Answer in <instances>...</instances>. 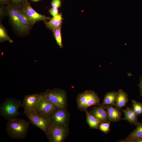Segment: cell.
I'll return each mask as SVG.
<instances>
[{"mask_svg":"<svg viewBox=\"0 0 142 142\" xmlns=\"http://www.w3.org/2000/svg\"><path fill=\"white\" fill-rule=\"evenodd\" d=\"M49 117L51 126L68 127L69 115L66 108L57 107Z\"/></svg>","mask_w":142,"mask_h":142,"instance_id":"obj_7","label":"cell"},{"mask_svg":"<svg viewBox=\"0 0 142 142\" xmlns=\"http://www.w3.org/2000/svg\"><path fill=\"white\" fill-rule=\"evenodd\" d=\"M124 114V117L122 119L128 121L130 124L136 126L139 124L138 116L134 111L133 108L129 107L122 110Z\"/></svg>","mask_w":142,"mask_h":142,"instance_id":"obj_14","label":"cell"},{"mask_svg":"<svg viewBox=\"0 0 142 142\" xmlns=\"http://www.w3.org/2000/svg\"><path fill=\"white\" fill-rule=\"evenodd\" d=\"M86 115V121L89 127L91 129H99V124L100 123L95 117L91 114L87 110L85 111Z\"/></svg>","mask_w":142,"mask_h":142,"instance_id":"obj_19","label":"cell"},{"mask_svg":"<svg viewBox=\"0 0 142 142\" xmlns=\"http://www.w3.org/2000/svg\"><path fill=\"white\" fill-rule=\"evenodd\" d=\"M29 123L24 120L16 118L8 120L6 131L12 139H23L26 136Z\"/></svg>","mask_w":142,"mask_h":142,"instance_id":"obj_1","label":"cell"},{"mask_svg":"<svg viewBox=\"0 0 142 142\" xmlns=\"http://www.w3.org/2000/svg\"><path fill=\"white\" fill-rule=\"evenodd\" d=\"M104 106L107 113L108 121L117 122L120 120L122 114L120 110L111 105H107Z\"/></svg>","mask_w":142,"mask_h":142,"instance_id":"obj_13","label":"cell"},{"mask_svg":"<svg viewBox=\"0 0 142 142\" xmlns=\"http://www.w3.org/2000/svg\"><path fill=\"white\" fill-rule=\"evenodd\" d=\"M110 122H100L99 126V129L105 134H107L110 130Z\"/></svg>","mask_w":142,"mask_h":142,"instance_id":"obj_24","label":"cell"},{"mask_svg":"<svg viewBox=\"0 0 142 142\" xmlns=\"http://www.w3.org/2000/svg\"><path fill=\"white\" fill-rule=\"evenodd\" d=\"M32 124L41 130L46 135L48 133L51 125L49 117L37 112L24 113Z\"/></svg>","mask_w":142,"mask_h":142,"instance_id":"obj_5","label":"cell"},{"mask_svg":"<svg viewBox=\"0 0 142 142\" xmlns=\"http://www.w3.org/2000/svg\"><path fill=\"white\" fill-rule=\"evenodd\" d=\"M131 102L133 109L137 115H142V103L134 100H131Z\"/></svg>","mask_w":142,"mask_h":142,"instance_id":"obj_23","label":"cell"},{"mask_svg":"<svg viewBox=\"0 0 142 142\" xmlns=\"http://www.w3.org/2000/svg\"><path fill=\"white\" fill-rule=\"evenodd\" d=\"M89 112L100 122L108 121L107 113L104 106L101 104L96 105Z\"/></svg>","mask_w":142,"mask_h":142,"instance_id":"obj_12","label":"cell"},{"mask_svg":"<svg viewBox=\"0 0 142 142\" xmlns=\"http://www.w3.org/2000/svg\"><path fill=\"white\" fill-rule=\"evenodd\" d=\"M18 8L21 23L25 33H28L32 26L22 7H18Z\"/></svg>","mask_w":142,"mask_h":142,"instance_id":"obj_16","label":"cell"},{"mask_svg":"<svg viewBox=\"0 0 142 142\" xmlns=\"http://www.w3.org/2000/svg\"><path fill=\"white\" fill-rule=\"evenodd\" d=\"M2 5H1L0 6V19H2L3 17L5 16V15L6 14L3 10V8L2 7Z\"/></svg>","mask_w":142,"mask_h":142,"instance_id":"obj_28","label":"cell"},{"mask_svg":"<svg viewBox=\"0 0 142 142\" xmlns=\"http://www.w3.org/2000/svg\"><path fill=\"white\" fill-rule=\"evenodd\" d=\"M49 13L53 17H55L59 14L58 9L52 7L49 11Z\"/></svg>","mask_w":142,"mask_h":142,"instance_id":"obj_27","label":"cell"},{"mask_svg":"<svg viewBox=\"0 0 142 142\" xmlns=\"http://www.w3.org/2000/svg\"><path fill=\"white\" fill-rule=\"evenodd\" d=\"M62 21V16L59 13L57 16L53 17L49 21H44L46 27L53 31L57 27L61 25Z\"/></svg>","mask_w":142,"mask_h":142,"instance_id":"obj_17","label":"cell"},{"mask_svg":"<svg viewBox=\"0 0 142 142\" xmlns=\"http://www.w3.org/2000/svg\"><path fill=\"white\" fill-rule=\"evenodd\" d=\"M28 0H10V4L17 6H22L26 2H28Z\"/></svg>","mask_w":142,"mask_h":142,"instance_id":"obj_25","label":"cell"},{"mask_svg":"<svg viewBox=\"0 0 142 142\" xmlns=\"http://www.w3.org/2000/svg\"><path fill=\"white\" fill-rule=\"evenodd\" d=\"M52 7L58 9L61 6L60 0H53L51 2Z\"/></svg>","mask_w":142,"mask_h":142,"instance_id":"obj_26","label":"cell"},{"mask_svg":"<svg viewBox=\"0 0 142 142\" xmlns=\"http://www.w3.org/2000/svg\"><path fill=\"white\" fill-rule=\"evenodd\" d=\"M117 94L118 92L114 91L107 93L105 95L101 105L103 106L107 105H115Z\"/></svg>","mask_w":142,"mask_h":142,"instance_id":"obj_18","label":"cell"},{"mask_svg":"<svg viewBox=\"0 0 142 142\" xmlns=\"http://www.w3.org/2000/svg\"><path fill=\"white\" fill-rule=\"evenodd\" d=\"M100 99L93 91L86 90L79 94L77 98V106L80 110L85 111L90 107L100 105Z\"/></svg>","mask_w":142,"mask_h":142,"instance_id":"obj_3","label":"cell"},{"mask_svg":"<svg viewBox=\"0 0 142 142\" xmlns=\"http://www.w3.org/2000/svg\"><path fill=\"white\" fill-rule=\"evenodd\" d=\"M32 0L34 2H37L39 1L40 0Z\"/></svg>","mask_w":142,"mask_h":142,"instance_id":"obj_32","label":"cell"},{"mask_svg":"<svg viewBox=\"0 0 142 142\" xmlns=\"http://www.w3.org/2000/svg\"><path fill=\"white\" fill-rule=\"evenodd\" d=\"M136 128L128 136L126 139L133 140L142 138V122H139Z\"/></svg>","mask_w":142,"mask_h":142,"instance_id":"obj_20","label":"cell"},{"mask_svg":"<svg viewBox=\"0 0 142 142\" xmlns=\"http://www.w3.org/2000/svg\"><path fill=\"white\" fill-rule=\"evenodd\" d=\"M61 25L56 28L53 31V35L57 43L60 48L63 47L61 34Z\"/></svg>","mask_w":142,"mask_h":142,"instance_id":"obj_22","label":"cell"},{"mask_svg":"<svg viewBox=\"0 0 142 142\" xmlns=\"http://www.w3.org/2000/svg\"><path fill=\"white\" fill-rule=\"evenodd\" d=\"M40 98V94L25 95L22 103V106L24 109V113H33L37 112Z\"/></svg>","mask_w":142,"mask_h":142,"instance_id":"obj_9","label":"cell"},{"mask_svg":"<svg viewBox=\"0 0 142 142\" xmlns=\"http://www.w3.org/2000/svg\"><path fill=\"white\" fill-rule=\"evenodd\" d=\"M140 96H142V76L140 78V82L138 84Z\"/></svg>","mask_w":142,"mask_h":142,"instance_id":"obj_29","label":"cell"},{"mask_svg":"<svg viewBox=\"0 0 142 142\" xmlns=\"http://www.w3.org/2000/svg\"><path fill=\"white\" fill-rule=\"evenodd\" d=\"M41 98L37 112L38 113L50 117L57 107L43 95L40 94Z\"/></svg>","mask_w":142,"mask_h":142,"instance_id":"obj_11","label":"cell"},{"mask_svg":"<svg viewBox=\"0 0 142 142\" xmlns=\"http://www.w3.org/2000/svg\"><path fill=\"white\" fill-rule=\"evenodd\" d=\"M68 127L51 126L47 136L50 142H62L66 138L69 133Z\"/></svg>","mask_w":142,"mask_h":142,"instance_id":"obj_8","label":"cell"},{"mask_svg":"<svg viewBox=\"0 0 142 142\" xmlns=\"http://www.w3.org/2000/svg\"><path fill=\"white\" fill-rule=\"evenodd\" d=\"M133 142H142V138L133 140Z\"/></svg>","mask_w":142,"mask_h":142,"instance_id":"obj_31","label":"cell"},{"mask_svg":"<svg viewBox=\"0 0 142 142\" xmlns=\"http://www.w3.org/2000/svg\"><path fill=\"white\" fill-rule=\"evenodd\" d=\"M0 3L1 5H7L10 4V0H0Z\"/></svg>","mask_w":142,"mask_h":142,"instance_id":"obj_30","label":"cell"},{"mask_svg":"<svg viewBox=\"0 0 142 142\" xmlns=\"http://www.w3.org/2000/svg\"><path fill=\"white\" fill-rule=\"evenodd\" d=\"M6 41L11 43L13 42V40L9 36L6 29L0 22V42L1 43Z\"/></svg>","mask_w":142,"mask_h":142,"instance_id":"obj_21","label":"cell"},{"mask_svg":"<svg viewBox=\"0 0 142 142\" xmlns=\"http://www.w3.org/2000/svg\"><path fill=\"white\" fill-rule=\"evenodd\" d=\"M128 101L127 94L123 90L120 89L118 92L116 102V107L119 110L125 106Z\"/></svg>","mask_w":142,"mask_h":142,"instance_id":"obj_15","label":"cell"},{"mask_svg":"<svg viewBox=\"0 0 142 142\" xmlns=\"http://www.w3.org/2000/svg\"><path fill=\"white\" fill-rule=\"evenodd\" d=\"M22 106L21 101L13 98L6 99L0 106L1 115L8 120L16 118L21 113L18 108Z\"/></svg>","mask_w":142,"mask_h":142,"instance_id":"obj_2","label":"cell"},{"mask_svg":"<svg viewBox=\"0 0 142 142\" xmlns=\"http://www.w3.org/2000/svg\"><path fill=\"white\" fill-rule=\"evenodd\" d=\"M25 11L32 27L36 23L40 21H45L50 19V18L36 12L27 2L22 6Z\"/></svg>","mask_w":142,"mask_h":142,"instance_id":"obj_10","label":"cell"},{"mask_svg":"<svg viewBox=\"0 0 142 142\" xmlns=\"http://www.w3.org/2000/svg\"><path fill=\"white\" fill-rule=\"evenodd\" d=\"M6 11L16 32L20 35L25 33L20 21L18 7L10 4L6 6Z\"/></svg>","mask_w":142,"mask_h":142,"instance_id":"obj_6","label":"cell"},{"mask_svg":"<svg viewBox=\"0 0 142 142\" xmlns=\"http://www.w3.org/2000/svg\"><path fill=\"white\" fill-rule=\"evenodd\" d=\"M40 93L54 104L57 107L66 108L67 106V93L64 90L56 88L48 89Z\"/></svg>","mask_w":142,"mask_h":142,"instance_id":"obj_4","label":"cell"}]
</instances>
